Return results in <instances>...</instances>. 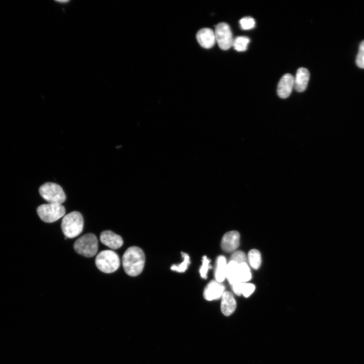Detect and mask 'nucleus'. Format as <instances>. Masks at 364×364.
<instances>
[{
  "label": "nucleus",
  "instance_id": "obj_1",
  "mask_svg": "<svg viewBox=\"0 0 364 364\" xmlns=\"http://www.w3.org/2000/svg\"><path fill=\"white\" fill-rule=\"evenodd\" d=\"M123 266L128 275L136 277L143 270L145 256L143 251L137 246L129 247L123 255Z\"/></svg>",
  "mask_w": 364,
  "mask_h": 364
},
{
  "label": "nucleus",
  "instance_id": "obj_2",
  "mask_svg": "<svg viewBox=\"0 0 364 364\" xmlns=\"http://www.w3.org/2000/svg\"><path fill=\"white\" fill-rule=\"evenodd\" d=\"M84 224V218L82 214L75 211L64 217L62 223V229L66 237L74 238L81 234Z\"/></svg>",
  "mask_w": 364,
  "mask_h": 364
},
{
  "label": "nucleus",
  "instance_id": "obj_3",
  "mask_svg": "<svg viewBox=\"0 0 364 364\" xmlns=\"http://www.w3.org/2000/svg\"><path fill=\"white\" fill-rule=\"evenodd\" d=\"M95 264L101 272L110 274L116 272L120 266V259L118 254L111 250L99 252L95 259Z\"/></svg>",
  "mask_w": 364,
  "mask_h": 364
},
{
  "label": "nucleus",
  "instance_id": "obj_4",
  "mask_svg": "<svg viewBox=\"0 0 364 364\" xmlns=\"http://www.w3.org/2000/svg\"><path fill=\"white\" fill-rule=\"evenodd\" d=\"M74 247L78 254L87 257H92L97 253L98 241L95 234L88 233L76 240Z\"/></svg>",
  "mask_w": 364,
  "mask_h": 364
},
{
  "label": "nucleus",
  "instance_id": "obj_5",
  "mask_svg": "<svg viewBox=\"0 0 364 364\" xmlns=\"http://www.w3.org/2000/svg\"><path fill=\"white\" fill-rule=\"evenodd\" d=\"M39 193L49 203L62 204L67 198L62 187L54 183L48 182L42 185L39 189Z\"/></svg>",
  "mask_w": 364,
  "mask_h": 364
},
{
  "label": "nucleus",
  "instance_id": "obj_6",
  "mask_svg": "<svg viewBox=\"0 0 364 364\" xmlns=\"http://www.w3.org/2000/svg\"><path fill=\"white\" fill-rule=\"evenodd\" d=\"M40 218L46 223H54L66 214V209L62 204L48 203L40 205L37 209Z\"/></svg>",
  "mask_w": 364,
  "mask_h": 364
},
{
  "label": "nucleus",
  "instance_id": "obj_7",
  "mask_svg": "<svg viewBox=\"0 0 364 364\" xmlns=\"http://www.w3.org/2000/svg\"><path fill=\"white\" fill-rule=\"evenodd\" d=\"M214 32L216 42L221 49L227 50L232 47L234 39L230 27L227 24H219Z\"/></svg>",
  "mask_w": 364,
  "mask_h": 364
},
{
  "label": "nucleus",
  "instance_id": "obj_8",
  "mask_svg": "<svg viewBox=\"0 0 364 364\" xmlns=\"http://www.w3.org/2000/svg\"><path fill=\"white\" fill-rule=\"evenodd\" d=\"M225 286L216 281L210 282L204 289L203 296L209 301L217 300L222 298L225 291Z\"/></svg>",
  "mask_w": 364,
  "mask_h": 364
},
{
  "label": "nucleus",
  "instance_id": "obj_9",
  "mask_svg": "<svg viewBox=\"0 0 364 364\" xmlns=\"http://www.w3.org/2000/svg\"><path fill=\"white\" fill-rule=\"evenodd\" d=\"M240 234L236 231H230L226 233L221 241L222 249L226 252L234 251L239 246Z\"/></svg>",
  "mask_w": 364,
  "mask_h": 364
},
{
  "label": "nucleus",
  "instance_id": "obj_10",
  "mask_svg": "<svg viewBox=\"0 0 364 364\" xmlns=\"http://www.w3.org/2000/svg\"><path fill=\"white\" fill-rule=\"evenodd\" d=\"M294 88V79L290 74H286L281 79L277 88L278 96L283 99L288 98Z\"/></svg>",
  "mask_w": 364,
  "mask_h": 364
},
{
  "label": "nucleus",
  "instance_id": "obj_11",
  "mask_svg": "<svg viewBox=\"0 0 364 364\" xmlns=\"http://www.w3.org/2000/svg\"><path fill=\"white\" fill-rule=\"evenodd\" d=\"M100 239L101 243L104 245L115 250L121 247L124 243L123 240L120 236L110 230L102 232Z\"/></svg>",
  "mask_w": 364,
  "mask_h": 364
},
{
  "label": "nucleus",
  "instance_id": "obj_12",
  "mask_svg": "<svg viewBox=\"0 0 364 364\" xmlns=\"http://www.w3.org/2000/svg\"><path fill=\"white\" fill-rule=\"evenodd\" d=\"M196 38L200 46L205 49L212 48L216 42L215 32L209 28L199 30L197 33Z\"/></svg>",
  "mask_w": 364,
  "mask_h": 364
},
{
  "label": "nucleus",
  "instance_id": "obj_13",
  "mask_svg": "<svg viewBox=\"0 0 364 364\" xmlns=\"http://www.w3.org/2000/svg\"><path fill=\"white\" fill-rule=\"evenodd\" d=\"M236 301L233 294L229 291H225L222 297L221 309L222 313L226 316L231 315L236 308Z\"/></svg>",
  "mask_w": 364,
  "mask_h": 364
},
{
  "label": "nucleus",
  "instance_id": "obj_14",
  "mask_svg": "<svg viewBox=\"0 0 364 364\" xmlns=\"http://www.w3.org/2000/svg\"><path fill=\"white\" fill-rule=\"evenodd\" d=\"M310 74L308 71L305 68L299 69L294 79V88L298 92L304 91L307 86L309 80Z\"/></svg>",
  "mask_w": 364,
  "mask_h": 364
},
{
  "label": "nucleus",
  "instance_id": "obj_15",
  "mask_svg": "<svg viewBox=\"0 0 364 364\" xmlns=\"http://www.w3.org/2000/svg\"><path fill=\"white\" fill-rule=\"evenodd\" d=\"M228 264L224 256H219L217 260L216 268L215 272L216 280L218 282H223L226 278V272Z\"/></svg>",
  "mask_w": 364,
  "mask_h": 364
},
{
  "label": "nucleus",
  "instance_id": "obj_16",
  "mask_svg": "<svg viewBox=\"0 0 364 364\" xmlns=\"http://www.w3.org/2000/svg\"><path fill=\"white\" fill-rule=\"evenodd\" d=\"M239 265L234 261H230L228 263L226 272V278L232 285L240 282L239 278Z\"/></svg>",
  "mask_w": 364,
  "mask_h": 364
},
{
  "label": "nucleus",
  "instance_id": "obj_17",
  "mask_svg": "<svg viewBox=\"0 0 364 364\" xmlns=\"http://www.w3.org/2000/svg\"><path fill=\"white\" fill-rule=\"evenodd\" d=\"M248 258L250 266L254 269L259 268L262 263V257L260 252L256 249H252L248 254Z\"/></svg>",
  "mask_w": 364,
  "mask_h": 364
},
{
  "label": "nucleus",
  "instance_id": "obj_18",
  "mask_svg": "<svg viewBox=\"0 0 364 364\" xmlns=\"http://www.w3.org/2000/svg\"><path fill=\"white\" fill-rule=\"evenodd\" d=\"M250 39L246 37H238L233 40L232 47L238 52H244L247 49Z\"/></svg>",
  "mask_w": 364,
  "mask_h": 364
},
{
  "label": "nucleus",
  "instance_id": "obj_19",
  "mask_svg": "<svg viewBox=\"0 0 364 364\" xmlns=\"http://www.w3.org/2000/svg\"><path fill=\"white\" fill-rule=\"evenodd\" d=\"M251 273L246 263L239 265V278L240 282L246 283L251 279Z\"/></svg>",
  "mask_w": 364,
  "mask_h": 364
},
{
  "label": "nucleus",
  "instance_id": "obj_20",
  "mask_svg": "<svg viewBox=\"0 0 364 364\" xmlns=\"http://www.w3.org/2000/svg\"><path fill=\"white\" fill-rule=\"evenodd\" d=\"M182 256L184 258L183 262L179 265H174L171 269L173 271H177L179 273L185 272L188 269L190 264V257L188 254L182 252Z\"/></svg>",
  "mask_w": 364,
  "mask_h": 364
},
{
  "label": "nucleus",
  "instance_id": "obj_21",
  "mask_svg": "<svg viewBox=\"0 0 364 364\" xmlns=\"http://www.w3.org/2000/svg\"><path fill=\"white\" fill-rule=\"evenodd\" d=\"M241 28L243 30H250L255 26V20L251 17H245L239 21Z\"/></svg>",
  "mask_w": 364,
  "mask_h": 364
},
{
  "label": "nucleus",
  "instance_id": "obj_22",
  "mask_svg": "<svg viewBox=\"0 0 364 364\" xmlns=\"http://www.w3.org/2000/svg\"><path fill=\"white\" fill-rule=\"evenodd\" d=\"M211 260L206 256L202 258V265L200 269L199 272L201 277L203 279H207L209 270L212 268L210 265Z\"/></svg>",
  "mask_w": 364,
  "mask_h": 364
},
{
  "label": "nucleus",
  "instance_id": "obj_23",
  "mask_svg": "<svg viewBox=\"0 0 364 364\" xmlns=\"http://www.w3.org/2000/svg\"><path fill=\"white\" fill-rule=\"evenodd\" d=\"M357 67L364 69V40L360 43L356 59Z\"/></svg>",
  "mask_w": 364,
  "mask_h": 364
},
{
  "label": "nucleus",
  "instance_id": "obj_24",
  "mask_svg": "<svg viewBox=\"0 0 364 364\" xmlns=\"http://www.w3.org/2000/svg\"><path fill=\"white\" fill-rule=\"evenodd\" d=\"M231 261H234L240 265L242 263H247V257L245 254L241 251L234 252L231 257Z\"/></svg>",
  "mask_w": 364,
  "mask_h": 364
},
{
  "label": "nucleus",
  "instance_id": "obj_25",
  "mask_svg": "<svg viewBox=\"0 0 364 364\" xmlns=\"http://www.w3.org/2000/svg\"><path fill=\"white\" fill-rule=\"evenodd\" d=\"M255 289L254 285L251 283H243L242 287V294L245 297H248L254 292Z\"/></svg>",
  "mask_w": 364,
  "mask_h": 364
}]
</instances>
